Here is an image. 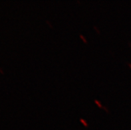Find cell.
<instances>
[{"mask_svg":"<svg viewBox=\"0 0 131 130\" xmlns=\"http://www.w3.org/2000/svg\"><path fill=\"white\" fill-rule=\"evenodd\" d=\"M80 121L82 122V123H83L85 126H88V123H86V122L85 120V119H82V118H81V119H80Z\"/></svg>","mask_w":131,"mask_h":130,"instance_id":"1","label":"cell"},{"mask_svg":"<svg viewBox=\"0 0 131 130\" xmlns=\"http://www.w3.org/2000/svg\"><path fill=\"white\" fill-rule=\"evenodd\" d=\"M94 102H95V103H96V104H97V105H98V106H99V107H101V108H102V105L101 104V103H100V102H98V100H94ZM102 108H103V107H102Z\"/></svg>","mask_w":131,"mask_h":130,"instance_id":"2","label":"cell"},{"mask_svg":"<svg viewBox=\"0 0 131 130\" xmlns=\"http://www.w3.org/2000/svg\"><path fill=\"white\" fill-rule=\"evenodd\" d=\"M80 37H81V39H82V40L84 41V42H85V43H86V39H85V37H84V36H82V35H80Z\"/></svg>","mask_w":131,"mask_h":130,"instance_id":"3","label":"cell"},{"mask_svg":"<svg viewBox=\"0 0 131 130\" xmlns=\"http://www.w3.org/2000/svg\"><path fill=\"white\" fill-rule=\"evenodd\" d=\"M0 72H1V74H4V72H3V70L1 69H0Z\"/></svg>","mask_w":131,"mask_h":130,"instance_id":"4","label":"cell"},{"mask_svg":"<svg viewBox=\"0 0 131 130\" xmlns=\"http://www.w3.org/2000/svg\"><path fill=\"white\" fill-rule=\"evenodd\" d=\"M128 66H130V67L131 68V64H130V63H128Z\"/></svg>","mask_w":131,"mask_h":130,"instance_id":"5","label":"cell"}]
</instances>
